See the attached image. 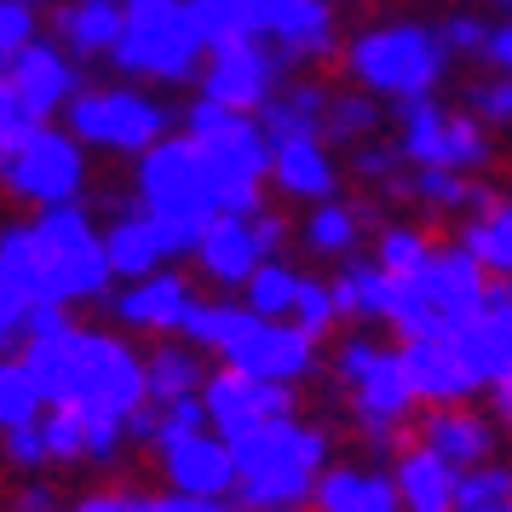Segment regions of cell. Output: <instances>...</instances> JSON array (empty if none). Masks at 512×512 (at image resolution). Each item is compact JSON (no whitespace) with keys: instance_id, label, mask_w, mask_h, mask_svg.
I'll use <instances>...</instances> for the list:
<instances>
[{"instance_id":"cell-12","label":"cell","mask_w":512,"mask_h":512,"mask_svg":"<svg viewBox=\"0 0 512 512\" xmlns=\"http://www.w3.org/2000/svg\"><path fill=\"white\" fill-rule=\"evenodd\" d=\"M282 93V52L271 41H225L208 52L202 70V98L225 104L236 116H259Z\"/></svg>"},{"instance_id":"cell-19","label":"cell","mask_w":512,"mask_h":512,"mask_svg":"<svg viewBox=\"0 0 512 512\" xmlns=\"http://www.w3.org/2000/svg\"><path fill=\"white\" fill-rule=\"evenodd\" d=\"M190 305H196L190 282L173 277V271H156V277H144V282H127L116 300H110V311H116L121 328H139V334H179L185 317H190Z\"/></svg>"},{"instance_id":"cell-34","label":"cell","mask_w":512,"mask_h":512,"mask_svg":"<svg viewBox=\"0 0 512 512\" xmlns=\"http://www.w3.org/2000/svg\"><path fill=\"white\" fill-rule=\"evenodd\" d=\"M300 271H288V265H277V259H265V265H259L254 271V282H248V288H242V294H248V311H254V317H265V323H294V300H300Z\"/></svg>"},{"instance_id":"cell-53","label":"cell","mask_w":512,"mask_h":512,"mask_svg":"<svg viewBox=\"0 0 512 512\" xmlns=\"http://www.w3.org/2000/svg\"><path fill=\"white\" fill-rule=\"evenodd\" d=\"M495 409H501V420H507V432H512V380L495 386Z\"/></svg>"},{"instance_id":"cell-26","label":"cell","mask_w":512,"mask_h":512,"mask_svg":"<svg viewBox=\"0 0 512 512\" xmlns=\"http://www.w3.org/2000/svg\"><path fill=\"white\" fill-rule=\"evenodd\" d=\"M311 501H317V512H403L397 478L369 472V466H328Z\"/></svg>"},{"instance_id":"cell-4","label":"cell","mask_w":512,"mask_h":512,"mask_svg":"<svg viewBox=\"0 0 512 512\" xmlns=\"http://www.w3.org/2000/svg\"><path fill=\"white\" fill-rule=\"evenodd\" d=\"M29 248H35V282L47 305H87L110 294V248L93 231V219L81 202L70 208H47L29 219Z\"/></svg>"},{"instance_id":"cell-14","label":"cell","mask_w":512,"mask_h":512,"mask_svg":"<svg viewBox=\"0 0 512 512\" xmlns=\"http://www.w3.org/2000/svg\"><path fill=\"white\" fill-rule=\"evenodd\" d=\"M64 52H70V47L35 41V47H24L18 58H6L0 93L18 98L29 116H41V121H52L58 110H70V104L87 93V87H81V75H75V64L64 58Z\"/></svg>"},{"instance_id":"cell-41","label":"cell","mask_w":512,"mask_h":512,"mask_svg":"<svg viewBox=\"0 0 512 512\" xmlns=\"http://www.w3.org/2000/svg\"><path fill=\"white\" fill-rule=\"evenodd\" d=\"M466 116H478L484 127H512V75H489L466 87Z\"/></svg>"},{"instance_id":"cell-30","label":"cell","mask_w":512,"mask_h":512,"mask_svg":"<svg viewBox=\"0 0 512 512\" xmlns=\"http://www.w3.org/2000/svg\"><path fill=\"white\" fill-rule=\"evenodd\" d=\"M144 374H150V403H179V397H196L208 386L196 346H173V340H162L144 357Z\"/></svg>"},{"instance_id":"cell-31","label":"cell","mask_w":512,"mask_h":512,"mask_svg":"<svg viewBox=\"0 0 512 512\" xmlns=\"http://www.w3.org/2000/svg\"><path fill=\"white\" fill-rule=\"evenodd\" d=\"M254 323H259V317L248 311V305L196 300V305H190V317H185V328H179V334H185V346H208V351H219V357H225V351H231V346H236V340H242V334H248Z\"/></svg>"},{"instance_id":"cell-10","label":"cell","mask_w":512,"mask_h":512,"mask_svg":"<svg viewBox=\"0 0 512 512\" xmlns=\"http://www.w3.org/2000/svg\"><path fill=\"white\" fill-rule=\"evenodd\" d=\"M397 150L409 167H443V173H478L489 167V133L478 116H455L438 98L397 104Z\"/></svg>"},{"instance_id":"cell-21","label":"cell","mask_w":512,"mask_h":512,"mask_svg":"<svg viewBox=\"0 0 512 512\" xmlns=\"http://www.w3.org/2000/svg\"><path fill=\"white\" fill-rule=\"evenodd\" d=\"M104 248H110V265H116V277H127V282L156 277L167 259L179 254V248H173V236H167V225H162V219H150L144 208L121 213L116 225L104 231Z\"/></svg>"},{"instance_id":"cell-37","label":"cell","mask_w":512,"mask_h":512,"mask_svg":"<svg viewBox=\"0 0 512 512\" xmlns=\"http://www.w3.org/2000/svg\"><path fill=\"white\" fill-rule=\"evenodd\" d=\"M374 127H380V98L374 93H340L328 104V127L323 139H340V144H369Z\"/></svg>"},{"instance_id":"cell-13","label":"cell","mask_w":512,"mask_h":512,"mask_svg":"<svg viewBox=\"0 0 512 512\" xmlns=\"http://www.w3.org/2000/svg\"><path fill=\"white\" fill-rule=\"evenodd\" d=\"M202 397H208L213 432L225 443H242V438H254V432L294 415V386H271V380H254V374H242V369H219L202 386Z\"/></svg>"},{"instance_id":"cell-29","label":"cell","mask_w":512,"mask_h":512,"mask_svg":"<svg viewBox=\"0 0 512 512\" xmlns=\"http://www.w3.org/2000/svg\"><path fill=\"white\" fill-rule=\"evenodd\" d=\"M334 305L340 317H363V323H392L397 305V277H386L374 259H346L334 277Z\"/></svg>"},{"instance_id":"cell-6","label":"cell","mask_w":512,"mask_h":512,"mask_svg":"<svg viewBox=\"0 0 512 512\" xmlns=\"http://www.w3.org/2000/svg\"><path fill=\"white\" fill-rule=\"evenodd\" d=\"M139 208L150 219H162L179 254H196V242L219 219V196H213L202 144L190 139V133L162 139L150 156H139Z\"/></svg>"},{"instance_id":"cell-1","label":"cell","mask_w":512,"mask_h":512,"mask_svg":"<svg viewBox=\"0 0 512 512\" xmlns=\"http://www.w3.org/2000/svg\"><path fill=\"white\" fill-rule=\"evenodd\" d=\"M24 369L47 392L52 409H104V415L133 420L150 403V374L144 357L116 334L98 328H58L41 340H24Z\"/></svg>"},{"instance_id":"cell-54","label":"cell","mask_w":512,"mask_h":512,"mask_svg":"<svg viewBox=\"0 0 512 512\" xmlns=\"http://www.w3.org/2000/svg\"><path fill=\"white\" fill-rule=\"evenodd\" d=\"M271 512H305V507H271Z\"/></svg>"},{"instance_id":"cell-11","label":"cell","mask_w":512,"mask_h":512,"mask_svg":"<svg viewBox=\"0 0 512 512\" xmlns=\"http://www.w3.org/2000/svg\"><path fill=\"white\" fill-rule=\"evenodd\" d=\"M6 190L29 208H70L87 190V156L70 127H41L24 150L6 156Z\"/></svg>"},{"instance_id":"cell-2","label":"cell","mask_w":512,"mask_h":512,"mask_svg":"<svg viewBox=\"0 0 512 512\" xmlns=\"http://www.w3.org/2000/svg\"><path fill=\"white\" fill-rule=\"evenodd\" d=\"M231 449H236V472H242L236 501L248 512L305 507L328 472V432L323 426H305L294 415L254 432V438L231 443Z\"/></svg>"},{"instance_id":"cell-38","label":"cell","mask_w":512,"mask_h":512,"mask_svg":"<svg viewBox=\"0 0 512 512\" xmlns=\"http://www.w3.org/2000/svg\"><path fill=\"white\" fill-rule=\"evenodd\" d=\"M489 507H512V466L501 461L461 472V512H489Z\"/></svg>"},{"instance_id":"cell-39","label":"cell","mask_w":512,"mask_h":512,"mask_svg":"<svg viewBox=\"0 0 512 512\" xmlns=\"http://www.w3.org/2000/svg\"><path fill=\"white\" fill-rule=\"evenodd\" d=\"M196 12H202V29H208L213 47H225V41H259L248 0H196Z\"/></svg>"},{"instance_id":"cell-32","label":"cell","mask_w":512,"mask_h":512,"mask_svg":"<svg viewBox=\"0 0 512 512\" xmlns=\"http://www.w3.org/2000/svg\"><path fill=\"white\" fill-rule=\"evenodd\" d=\"M47 415H52V403L35 386V374L24 369V357H6L0 363V426L18 432V426H41Z\"/></svg>"},{"instance_id":"cell-20","label":"cell","mask_w":512,"mask_h":512,"mask_svg":"<svg viewBox=\"0 0 512 512\" xmlns=\"http://www.w3.org/2000/svg\"><path fill=\"white\" fill-rule=\"evenodd\" d=\"M271 185L294 202L323 208L340 190V167L328 156V139H277L271 144Z\"/></svg>"},{"instance_id":"cell-35","label":"cell","mask_w":512,"mask_h":512,"mask_svg":"<svg viewBox=\"0 0 512 512\" xmlns=\"http://www.w3.org/2000/svg\"><path fill=\"white\" fill-rule=\"evenodd\" d=\"M357 236H363V213L346 208V202H323V208H311V219H305V248L323 254V259H351Z\"/></svg>"},{"instance_id":"cell-50","label":"cell","mask_w":512,"mask_h":512,"mask_svg":"<svg viewBox=\"0 0 512 512\" xmlns=\"http://www.w3.org/2000/svg\"><path fill=\"white\" fill-rule=\"evenodd\" d=\"M248 6H254V29H259V41H265V35H271V24H277L294 0H248Z\"/></svg>"},{"instance_id":"cell-51","label":"cell","mask_w":512,"mask_h":512,"mask_svg":"<svg viewBox=\"0 0 512 512\" xmlns=\"http://www.w3.org/2000/svg\"><path fill=\"white\" fill-rule=\"evenodd\" d=\"M70 512H133V495H87Z\"/></svg>"},{"instance_id":"cell-45","label":"cell","mask_w":512,"mask_h":512,"mask_svg":"<svg viewBox=\"0 0 512 512\" xmlns=\"http://www.w3.org/2000/svg\"><path fill=\"white\" fill-rule=\"evenodd\" d=\"M6 461L18 466V472H41V466H52L47 420H41V426H18V432H6Z\"/></svg>"},{"instance_id":"cell-25","label":"cell","mask_w":512,"mask_h":512,"mask_svg":"<svg viewBox=\"0 0 512 512\" xmlns=\"http://www.w3.org/2000/svg\"><path fill=\"white\" fill-rule=\"evenodd\" d=\"M52 29H58V47H70L75 58H116L127 12L121 0H70L52 12Z\"/></svg>"},{"instance_id":"cell-52","label":"cell","mask_w":512,"mask_h":512,"mask_svg":"<svg viewBox=\"0 0 512 512\" xmlns=\"http://www.w3.org/2000/svg\"><path fill=\"white\" fill-rule=\"evenodd\" d=\"M196 512H248L236 495H219V501H196Z\"/></svg>"},{"instance_id":"cell-46","label":"cell","mask_w":512,"mask_h":512,"mask_svg":"<svg viewBox=\"0 0 512 512\" xmlns=\"http://www.w3.org/2000/svg\"><path fill=\"white\" fill-rule=\"evenodd\" d=\"M432 29H438V41L449 47V58H478L484 41H489V29L478 24V18H466V12H455V18H443V24H432Z\"/></svg>"},{"instance_id":"cell-56","label":"cell","mask_w":512,"mask_h":512,"mask_svg":"<svg viewBox=\"0 0 512 512\" xmlns=\"http://www.w3.org/2000/svg\"><path fill=\"white\" fill-rule=\"evenodd\" d=\"M489 512H512V507H489Z\"/></svg>"},{"instance_id":"cell-49","label":"cell","mask_w":512,"mask_h":512,"mask_svg":"<svg viewBox=\"0 0 512 512\" xmlns=\"http://www.w3.org/2000/svg\"><path fill=\"white\" fill-rule=\"evenodd\" d=\"M133 512H196V501L167 489V495H133Z\"/></svg>"},{"instance_id":"cell-8","label":"cell","mask_w":512,"mask_h":512,"mask_svg":"<svg viewBox=\"0 0 512 512\" xmlns=\"http://www.w3.org/2000/svg\"><path fill=\"white\" fill-rule=\"evenodd\" d=\"M334 374L351 386V409H357V426L374 449H392L397 426L415 415V380H409V363L403 351H386L374 340H346L334 351Z\"/></svg>"},{"instance_id":"cell-44","label":"cell","mask_w":512,"mask_h":512,"mask_svg":"<svg viewBox=\"0 0 512 512\" xmlns=\"http://www.w3.org/2000/svg\"><path fill=\"white\" fill-rule=\"evenodd\" d=\"M41 35H35V6L29 0H0V52L6 58H18L24 47H35Z\"/></svg>"},{"instance_id":"cell-36","label":"cell","mask_w":512,"mask_h":512,"mask_svg":"<svg viewBox=\"0 0 512 512\" xmlns=\"http://www.w3.org/2000/svg\"><path fill=\"white\" fill-rule=\"evenodd\" d=\"M432 236L426 231H415V225H386L380 231V242H374V265L386 271V277H397V282H409V277H420L426 265H432Z\"/></svg>"},{"instance_id":"cell-27","label":"cell","mask_w":512,"mask_h":512,"mask_svg":"<svg viewBox=\"0 0 512 512\" xmlns=\"http://www.w3.org/2000/svg\"><path fill=\"white\" fill-rule=\"evenodd\" d=\"M265 41L282 52V64H317L334 52V6L328 0H294Z\"/></svg>"},{"instance_id":"cell-40","label":"cell","mask_w":512,"mask_h":512,"mask_svg":"<svg viewBox=\"0 0 512 512\" xmlns=\"http://www.w3.org/2000/svg\"><path fill=\"white\" fill-rule=\"evenodd\" d=\"M294 323L311 334V340H323L328 328L340 323V305H334V282H317L305 277L300 282V300H294Z\"/></svg>"},{"instance_id":"cell-3","label":"cell","mask_w":512,"mask_h":512,"mask_svg":"<svg viewBox=\"0 0 512 512\" xmlns=\"http://www.w3.org/2000/svg\"><path fill=\"white\" fill-rule=\"evenodd\" d=\"M185 133L202 144V162H208L213 196L219 213H259L265 208V179H271V133L259 127V116H236L213 98H196L185 110Z\"/></svg>"},{"instance_id":"cell-48","label":"cell","mask_w":512,"mask_h":512,"mask_svg":"<svg viewBox=\"0 0 512 512\" xmlns=\"http://www.w3.org/2000/svg\"><path fill=\"white\" fill-rule=\"evenodd\" d=\"M484 64H489L495 75H512V18H507V24L489 29V41H484Z\"/></svg>"},{"instance_id":"cell-43","label":"cell","mask_w":512,"mask_h":512,"mask_svg":"<svg viewBox=\"0 0 512 512\" xmlns=\"http://www.w3.org/2000/svg\"><path fill=\"white\" fill-rule=\"evenodd\" d=\"M351 167H357V179H369V185H397V190H409L403 185V150L397 144H357V156H351Z\"/></svg>"},{"instance_id":"cell-24","label":"cell","mask_w":512,"mask_h":512,"mask_svg":"<svg viewBox=\"0 0 512 512\" xmlns=\"http://www.w3.org/2000/svg\"><path fill=\"white\" fill-rule=\"evenodd\" d=\"M461 346L484 386H507L512 380V282H495L484 317L472 328H461Z\"/></svg>"},{"instance_id":"cell-33","label":"cell","mask_w":512,"mask_h":512,"mask_svg":"<svg viewBox=\"0 0 512 512\" xmlns=\"http://www.w3.org/2000/svg\"><path fill=\"white\" fill-rule=\"evenodd\" d=\"M461 248L484 265L489 277L512 282V202H501V208L484 213V219H472L461 231Z\"/></svg>"},{"instance_id":"cell-7","label":"cell","mask_w":512,"mask_h":512,"mask_svg":"<svg viewBox=\"0 0 512 512\" xmlns=\"http://www.w3.org/2000/svg\"><path fill=\"white\" fill-rule=\"evenodd\" d=\"M346 70L363 93L386 98V104H409V98L438 93L443 70H449V47L426 24H380L363 29L346 47Z\"/></svg>"},{"instance_id":"cell-42","label":"cell","mask_w":512,"mask_h":512,"mask_svg":"<svg viewBox=\"0 0 512 512\" xmlns=\"http://www.w3.org/2000/svg\"><path fill=\"white\" fill-rule=\"evenodd\" d=\"M47 443H52V466H75L87 461V432L75 409H52L47 415Z\"/></svg>"},{"instance_id":"cell-15","label":"cell","mask_w":512,"mask_h":512,"mask_svg":"<svg viewBox=\"0 0 512 512\" xmlns=\"http://www.w3.org/2000/svg\"><path fill=\"white\" fill-rule=\"evenodd\" d=\"M225 369H242L254 380H271V386H294L317 369V340L305 334L300 323H265L259 317L231 351H225Z\"/></svg>"},{"instance_id":"cell-23","label":"cell","mask_w":512,"mask_h":512,"mask_svg":"<svg viewBox=\"0 0 512 512\" xmlns=\"http://www.w3.org/2000/svg\"><path fill=\"white\" fill-rule=\"evenodd\" d=\"M392 478L397 495H403V512H461V472L443 455H432L426 443L397 455Z\"/></svg>"},{"instance_id":"cell-28","label":"cell","mask_w":512,"mask_h":512,"mask_svg":"<svg viewBox=\"0 0 512 512\" xmlns=\"http://www.w3.org/2000/svg\"><path fill=\"white\" fill-rule=\"evenodd\" d=\"M328 104H334V98H328L317 81H288V87L259 110V127L271 133V144L277 139H323Z\"/></svg>"},{"instance_id":"cell-47","label":"cell","mask_w":512,"mask_h":512,"mask_svg":"<svg viewBox=\"0 0 512 512\" xmlns=\"http://www.w3.org/2000/svg\"><path fill=\"white\" fill-rule=\"evenodd\" d=\"M41 127H47V121H41V116H29V110L18 104V98H6V93H0V150H6V156H12V150H24V144L35 139V133H41Z\"/></svg>"},{"instance_id":"cell-16","label":"cell","mask_w":512,"mask_h":512,"mask_svg":"<svg viewBox=\"0 0 512 512\" xmlns=\"http://www.w3.org/2000/svg\"><path fill=\"white\" fill-rule=\"evenodd\" d=\"M162 472L167 484L190 495V501H219V495H236L242 489V472H236V449L219 432H190V438H167L162 443Z\"/></svg>"},{"instance_id":"cell-9","label":"cell","mask_w":512,"mask_h":512,"mask_svg":"<svg viewBox=\"0 0 512 512\" xmlns=\"http://www.w3.org/2000/svg\"><path fill=\"white\" fill-rule=\"evenodd\" d=\"M64 127H70L81 144H93V150L150 156V150L167 139V110L156 98L133 93V87H87V93L64 110Z\"/></svg>"},{"instance_id":"cell-17","label":"cell","mask_w":512,"mask_h":512,"mask_svg":"<svg viewBox=\"0 0 512 512\" xmlns=\"http://www.w3.org/2000/svg\"><path fill=\"white\" fill-rule=\"evenodd\" d=\"M403 363H409V380H415L420 403H461L472 397L484 380L472 369V357H466L461 334H443V340H415V346H403Z\"/></svg>"},{"instance_id":"cell-18","label":"cell","mask_w":512,"mask_h":512,"mask_svg":"<svg viewBox=\"0 0 512 512\" xmlns=\"http://www.w3.org/2000/svg\"><path fill=\"white\" fill-rule=\"evenodd\" d=\"M265 242L254 231V213L242 219V213H219L208 225V236L196 242V265H202V277L225 282V288H248L254 271L265 265Z\"/></svg>"},{"instance_id":"cell-22","label":"cell","mask_w":512,"mask_h":512,"mask_svg":"<svg viewBox=\"0 0 512 512\" xmlns=\"http://www.w3.org/2000/svg\"><path fill=\"white\" fill-rule=\"evenodd\" d=\"M420 443H426L432 455H443L455 472H472V466L489 461L495 432H489L484 415H472V409H461V403H438L432 415H420Z\"/></svg>"},{"instance_id":"cell-55","label":"cell","mask_w":512,"mask_h":512,"mask_svg":"<svg viewBox=\"0 0 512 512\" xmlns=\"http://www.w3.org/2000/svg\"><path fill=\"white\" fill-rule=\"evenodd\" d=\"M501 12H512V0H501Z\"/></svg>"},{"instance_id":"cell-5","label":"cell","mask_w":512,"mask_h":512,"mask_svg":"<svg viewBox=\"0 0 512 512\" xmlns=\"http://www.w3.org/2000/svg\"><path fill=\"white\" fill-rule=\"evenodd\" d=\"M127 29L116 47V70L139 75V81H190L202 75L213 52L196 0H121Z\"/></svg>"}]
</instances>
